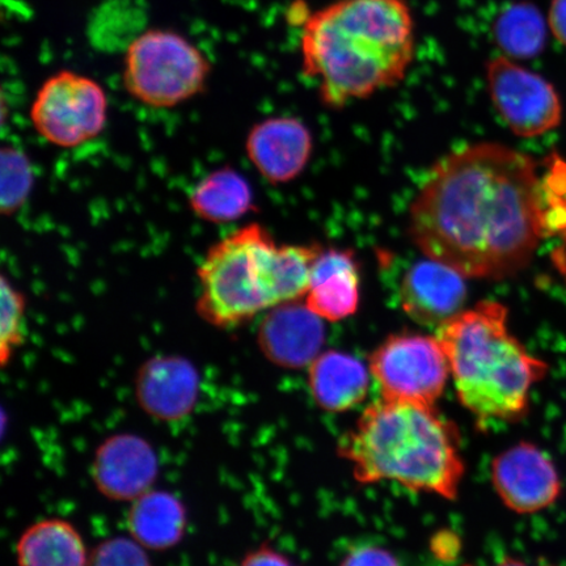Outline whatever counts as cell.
<instances>
[{
  "instance_id": "6da1fadb",
  "label": "cell",
  "mask_w": 566,
  "mask_h": 566,
  "mask_svg": "<svg viewBox=\"0 0 566 566\" xmlns=\"http://www.w3.org/2000/svg\"><path fill=\"white\" fill-rule=\"evenodd\" d=\"M409 233L424 256L465 279L514 277L547 238L536 163L499 144L459 148L431 169Z\"/></svg>"
},
{
  "instance_id": "7a4b0ae2",
  "label": "cell",
  "mask_w": 566,
  "mask_h": 566,
  "mask_svg": "<svg viewBox=\"0 0 566 566\" xmlns=\"http://www.w3.org/2000/svg\"><path fill=\"white\" fill-rule=\"evenodd\" d=\"M416 45L407 0H336L302 25V73L325 106L339 109L405 81Z\"/></svg>"
},
{
  "instance_id": "3957f363",
  "label": "cell",
  "mask_w": 566,
  "mask_h": 566,
  "mask_svg": "<svg viewBox=\"0 0 566 566\" xmlns=\"http://www.w3.org/2000/svg\"><path fill=\"white\" fill-rule=\"evenodd\" d=\"M360 484L394 481L454 501L465 464L455 423L436 406L380 399L338 442Z\"/></svg>"
},
{
  "instance_id": "277c9868",
  "label": "cell",
  "mask_w": 566,
  "mask_h": 566,
  "mask_svg": "<svg viewBox=\"0 0 566 566\" xmlns=\"http://www.w3.org/2000/svg\"><path fill=\"white\" fill-rule=\"evenodd\" d=\"M317 245H279L263 226L251 223L209 248L197 269V314L232 329L280 304L301 301L322 252Z\"/></svg>"
},
{
  "instance_id": "5b68a950",
  "label": "cell",
  "mask_w": 566,
  "mask_h": 566,
  "mask_svg": "<svg viewBox=\"0 0 566 566\" xmlns=\"http://www.w3.org/2000/svg\"><path fill=\"white\" fill-rule=\"evenodd\" d=\"M507 316L504 304L480 302L437 331L460 405L480 427L525 419L531 389L548 370L511 334Z\"/></svg>"
},
{
  "instance_id": "8992f818",
  "label": "cell",
  "mask_w": 566,
  "mask_h": 566,
  "mask_svg": "<svg viewBox=\"0 0 566 566\" xmlns=\"http://www.w3.org/2000/svg\"><path fill=\"white\" fill-rule=\"evenodd\" d=\"M209 75L207 56L180 33L150 30L127 46L125 90L148 108L171 109L192 101L207 86Z\"/></svg>"
},
{
  "instance_id": "52a82bcc",
  "label": "cell",
  "mask_w": 566,
  "mask_h": 566,
  "mask_svg": "<svg viewBox=\"0 0 566 566\" xmlns=\"http://www.w3.org/2000/svg\"><path fill=\"white\" fill-rule=\"evenodd\" d=\"M108 109V96L101 84L63 70L42 83L31 106V122L48 144L67 150L101 136Z\"/></svg>"
},
{
  "instance_id": "ba28073f",
  "label": "cell",
  "mask_w": 566,
  "mask_h": 566,
  "mask_svg": "<svg viewBox=\"0 0 566 566\" xmlns=\"http://www.w3.org/2000/svg\"><path fill=\"white\" fill-rule=\"evenodd\" d=\"M370 373L381 399L424 406H436L451 375L440 339L419 334L387 337L371 354Z\"/></svg>"
},
{
  "instance_id": "9c48e42d",
  "label": "cell",
  "mask_w": 566,
  "mask_h": 566,
  "mask_svg": "<svg viewBox=\"0 0 566 566\" xmlns=\"http://www.w3.org/2000/svg\"><path fill=\"white\" fill-rule=\"evenodd\" d=\"M485 77L495 111L515 136L541 137L562 124V98L546 77L502 54L486 62Z\"/></svg>"
},
{
  "instance_id": "30bf717a",
  "label": "cell",
  "mask_w": 566,
  "mask_h": 566,
  "mask_svg": "<svg viewBox=\"0 0 566 566\" xmlns=\"http://www.w3.org/2000/svg\"><path fill=\"white\" fill-rule=\"evenodd\" d=\"M492 483L502 502L518 514H533L555 504L562 481L552 459L533 443L501 452L491 467Z\"/></svg>"
},
{
  "instance_id": "8fae6325",
  "label": "cell",
  "mask_w": 566,
  "mask_h": 566,
  "mask_svg": "<svg viewBox=\"0 0 566 566\" xmlns=\"http://www.w3.org/2000/svg\"><path fill=\"white\" fill-rule=\"evenodd\" d=\"M91 472L104 497L133 502L153 490L159 473L157 452L136 434L112 436L98 446Z\"/></svg>"
},
{
  "instance_id": "7c38bea8",
  "label": "cell",
  "mask_w": 566,
  "mask_h": 566,
  "mask_svg": "<svg viewBox=\"0 0 566 566\" xmlns=\"http://www.w3.org/2000/svg\"><path fill=\"white\" fill-rule=\"evenodd\" d=\"M324 343L323 318L300 301L269 310L258 331L260 350L282 369L310 367L321 356Z\"/></svg>"
},
{
  "instance_id": "4fadbf2b",
  "label": "cell",
  "mask_w": 566,
  "mask_h": 566,
  "mask_svg": "<svg viewBox=\"0 0 566 566\" xmlns=\"http://www.w3.org/2000/svg\"><path fill=\"white\" fill-rule=\"evenodd\" d=\"M200 395V374L187 358L157 356L139 367L136 377L138 405L155 420L176 422L195 409Z\"/></svg>"
},
{
  "instance_id": "5bb4252c",
  "label": "cell",
  "mask_w": 566,
  "mask_h": 566,
  "mask_svg": "<svg viewBox=\"0 0 566 566\" xmlns=\"http://www.w3.org/2000/svg\"><path fill=\"white\" fill-rule=\"evenodd\" d=\"M248 159L272 184L298 177L313 153L308 127L294 117H272L254 125L245 140Z\"/></svg>"
},
{
  "instance_id": "9a60e30c",
  "label": "cell",
  "mask_w": 566,
  "mask_h": 566,
  "mask_svg": "<svg viewBox=\"0 0 566 566\" xmlns=\"http://www.w3.org/2000/svg\"><path fill=\"white\" fill-rule=\"evenodd\" d=\"M464 275L433 259L409 269L400 287L402 310L415 322L442 325L462 313L467 300Z\"/></svg>"
},
{
  "instance_id": "2e32d148",
  "label": "cell",
  "mask_w": 566,
  "mask_h": 566,
  "mask_svg": "<svg viewBox=\"0 0 566 566\" xmlns=\"http://www.w3.org/2000/svg\"><path fill=\"white\" fill-rule=\"evenodd\" d=\"M304 303L325 321L338 322L357 313L359 272L349 251H322L311 271Z\"/></svg>"
},
{
  "instance_id": "e0dca14e",
  "label": "cell",
  "mask_w": 566,
  "mask_h": 566,
  "mask_svg": "<svg viewBox=\"0 0 566 566\" xmlns=\"http://www.w3.org/2000/svg\"><path fill=\"white\" fill-rule=\"evenodd\" d=\"M371 373L356 357L343 352L322 353L308 369L310 391L328 412L356 408L369 392Z\"/></svg>"
},
{
  "instance_id": "ac0fdd59",
  "label": "cell",
  "mask_w": 566,
  "mask_h": 566,
  "mask_svg": "<svg viewBox=\"0 0 566 566\" xmlns=\"http://www.w3.org/2000/svg\"><path fill=\"white\" fill-rule=\"evenodd\" d=\"M188 526L187 509L175 494L148 491L133 501L127 528L134 541L151 551L171 549L182 541Z\"/></svg>"
},
{
  "instance_id": "d6986e66",
  "label": "cell",
  "mask_w": 566,
  "mask_h": 566,
  "mask_svg": "<svg viewBox=\"0 0 566 566\" xmlns=\"http://www.w3.org/2000/svg\"><path fill=\"white\" fill-rule=\"evenodd\" d=\"M189 208L203 222L230 224L253 210L252 188L237 169L218 168L198 181L189 195Z\"/></svg>"
},
{
  "instance_id": "ffe728a7",
  "label": "cell",
  "mask_w": 566,
  "mask_h": 566,
  "mask_svg": "<svg viewBox=\"0 0 566 566\" xmlns=\"http://www.w3.org/2000/svg\"><path fill=\"white\" fill-rule=\"evenodd\" d=\"M88 555L80 531L60 518L33 523L17 546L19 566H86Z\"/></svg>"
},
{
  "instance_id": "44dd1931",
  "label": "cell",
  "mask_w": 566,
  "mask_h": 566,
  "mask_svg": "<svg viewBox=\"0 0 566 566\" xmlns=\"http://www.w3.org/2000/svg\"><path fill=\"white\" fill-rule=\"evenodd\" d=\"M549 32L548 20L536 6L516 2L507 6L493 21L492 35L502 55L515 61L543 53Z\"/></svg>"
},
{
  "instance_id": "7402d4cb",
  "label": "cell",
  "mask_w": 566,
  "mask_h": 566,
  "mask_svg": "<svg viewBox=\"0 0 566 566\" xmlns=\"http://www.w3.org/2000/svg\"><path fill=\"white\" fill-rule=\"evenodd\" d=\"M2 342H0V360L2 366L10 363L13 353L24 344L25 339V308L27 302L24 295L12 285L7 279L2 277Z\"/></svg>"
},
{
  "instance_id": "603a6c76",
  "label": "cell",
  "mask_w": 566,
  "mask_h": 566,
  "mask_svg": "<svg viewBox=\"0 0 566 566\" xmlns=\"http://www.w3.org/2000/svg\"><path fill=\"white\" fill-rule=\"evenodd\" d=\"M33 181L27 157L17 148L4 147L2 153V210L13 214L27 201Z\"/></svg>"
},
{
  "instance_id": "cb8c5ba5",
  "label": "cell",
  "mask_w": 566,
  "mask_h": 566,
  "mask_svg": "<svg viewBox=\"0 0 566 566\" xmlns=\"http://www.w3.org/2000/svg\"><path fill=\"white\" fill-rule=\"evenodd\" d=\"M145 549L133 537H112L91 552L86 566H153Z\"/></svg>"
},
{
  "instance_id": "d4e9b609",
  "label": "cell",
  "mask_w": 566,
  "mask_h": 566,
  "mask_svg": "<svg viewBox=\"0 0 566 566\" xmlns=\"http://www.w3.org/2000/svg\"><path fill=\"white\" fill-rule=\"evenodd\" d=\"M339 566H401L391 552L375 546L354 548Z\"/></svg>"
},
{
  "instance_id": "484cf974",
  "label": "cell",
  "mask_w": 566,
  "mask_h": 566,
  "mask_svg": "<svg viewBox=\"0 0 566 566\" xmlns=\"http://www.w3.org/2000/svg\"><path fill=\"white\" fill-rule=\"evenodd\" d=\"M240 566H294L286 556L269 546H261L247 554Z\"/></svg>"
},
{
  "instance_id": "4316f807",
  "label": "cell",
  "mask_w": 566,
  "mask_h": 566,
  "mask_svg": "<svg viewBox=\"0 0 566 566\" xmlns=\"http://www.w3.org/2000/svg\"><path fill=\"white\" fill-rule=\"evenodd\" d=\"M547 20L549 32L566 46V0H552Z\"/></svg>"
},
{
  "instance_id": "83f0119b",
  "label": "cell",
  "mask_w": 566,
  "mask_h": 566,
  "mask_svg": "<svg viewBox=\"0 0 566 566\" xmlns=\"http://www.w3.org/2000/svg\"><path fill=\"white\" fill-rule=\"evenodd\" d=\"M464 566H473V565H464ZM494 566H528L525 563L514 560V558H505V560H502L497 565Z\"/></svg>"
}]
</instances>
